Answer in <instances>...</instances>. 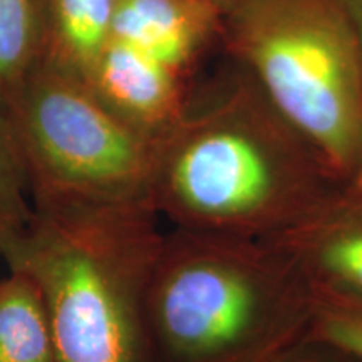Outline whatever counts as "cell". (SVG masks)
Returning a JSON list of instances; mask_svg holds the SVG:
<instances>
[{
	"instance_id": "obj_1",
	"label": "cell",
	"mask_w": 362,
	"mask_h": 362,
	"mask_svg": "<svg viewBox=\"0 0 362 362\" xmlns=\"http://www.w3.org/2000/svg\"><path fill=\"white\" fill-rule=\"evenodd\" d=\"M320 170L332 173L237 66L153 143L151 202L198 230H226L310 205Z\"/></svg>"
},
{
	"instance_id": "obj_2",
	"label": "cell",
	"mask_w": 362,
	"mask_h": 362,
	"mask_svg": "<svg viewBox=\"0 0 362 362\" xmlns=\"http://www.w3.org/2000/svg\"><path fill=\"white\" fill-rule=\"evenodd\" d=\"M151 206L33 208L0 250L42 297L54 362H146Z\"/></svg>"
},
{
	"instance_id": "obj_3",
	"label": "cell",
	"mask_w": 362,
	"mask_h": 362,
	"mask_svg": "<svg viewBox=\"0 0 362 362\" xmlns=\"http://www.w3.org/2000/svg\"><path fill=\"white\" fill-rule=\"evenodd\" d=\"M221 44L334 175L362 187V56L334 0H235Z\"/></svg>"
},
{
	"instance_id": "obj_4",
	"label": "cell",
	"mask_w": 362,
	"mask_h": 362,
	"mask_svg": "<svg viewBox=\"0 0 362 362\" xmlns=\"http://www.w3.org/2000/svg\"><path fill=\"white\" fill-rule=\"evenodd\" d=\"M8 124L33 208H153V141L81 79L40 62Z\"/></svg>"
},
{
	"instance_id": "obj_5",
	"label": "cell",
	"mask_w": 362,
	"mask_h": 362,
	"mask_svg": "<svg viewBox=\"0 0 362 362\" xmlns=\"http://www.w3.org/2000/svg\"><path fill=\"white\" fill-rule=\"evenodd\" d=\"M253 285L218 248L181 242L158 252L146 293V339L166 362H221L253 324Z\"/></svg>"
},
{
	"instance_id": "obj_6",
	"label": "cell",
	"mask_w": 362,
	"mask_h": 362,
	"mask_svg": "<svg viewBox=\"0 0 362 362\" xmlns=\"http://www.w3.org/2000/svg\"><path fill=\"white\" fill-rule=\"evenodd\" d=\"M83 83L107 111L153 143L189 104L187 79L115 39Z\"/></svg>"
},
{
	"instance_id": "obj_7",
	"label": "cell",
	"mask_w": 362,
	"mask_h": 362,
	"mask_svg": "<svg viewBox=\"0 0 362 362\" xmlns=\"http://www.w3.org/2000/svg\"><path fill=\"white\" fill-rule=\"evenodd\" d=\"M223 12L214 0H117L112 39L188 79L221 42Z\"/></svg>"
},
{
	"instance_id": "obj_8",
	"label": "cell",
	"mask_w": 362,
	"mask_h": 362,
	"mask_svg": "<svg viewBox=\"0 0 362 362\" xmlns=\"http://www.w3.org/2000/svg\"><path fill=\"white\" fill-rule=\"evenodd\" d=\"M117 0H39L40 62L84 81L112 40Z\"/></svg>"
},
{
	"instance_id": "obj_9",
	"label": "cell",
	"mask_w": 362,
	"mask_h": 362,
	"mask_svg": "<svg viewBox=\"0 0 362 362\" xmlns=\"http://www.w3.org/2000/svg\"><path fill=\"white\" fill-rule=\"evenodd\" d=\"M0 362H54L42 297L17 270L0 282Z\"/></svg>"
},
{
	"instance_id": "obj_10",
	"label": "cell",
	"mask_w": 362,
	"mask_h": 362,
	"mask_svg": "<svg viewBox=\"0 0 362 362\" xmlns=\"http://www.w3.org/2000/svg\"><path fill=\"white\" fill-rule=\"evenodd\" d=\"M40 52L39 0H0V112L7 123Z\"/></svg>"
},
{
	"instance_id": "obj_11",
	"label": "cell",
	"mask_w": 362,
	"mask_h": 362,
	"mask_svg": "<svg viewBox=\"0 0 362 362\" xmlns=\"http://www.w3.org/2000/svg\"><path fill=\"white\" fill-rule=\"evenodd\" d=\"M16 139L0 112V250L24 233L33 216V203Z\"/></svg>"
},
{
	"instance_id": "obj_12",
	"label": "cell",
	"mask_w": 362,
	"mask_h": 362,
	"mask_svg": "<svg viewBox=\"0 0 362 362\" xmlns=\"http://www.w3.org/2000/svg\"><path fill=\"white\" fill-rule=\"evenodd\" d=\"M322 245V260L330 272L362 288V223H342Z\"/></svg>"
},
{
	"instance_id": "obj_13",
	"label": "cell",
	"mask_w": 362,
	"mask_h": 362,
	"mask_svg": "<svg viewBox=\"0 0 362 362\" xmlns=\"http://www.w3.org/2000/svg\"><path fill=\"white\" fill-rule=\"evenodd\" d=\"M324 337L347 352L362 357V319L352 315H330L322 324Z\"/></svg>"
},
{
	"instance_id": "obj_14",
	"label": "cell",
	"mask_w": 362,
	"mask_h": 362,
	"mask_svg": "<svg viewBox=\"0 0 362 362\" xmlns=\"http://www.w3.org/2000/svg\"><path fill=\"white\" fill-rule=\"evenodd\" d=\"M349 22L362 56V0H334Z\"/></svg>"
},
{
	"instance_id": "obj_15",
	"label": "cell",
	"mask_w": 362,
	"mask_h": 362,
	"mask_svg": "<svg viewBox=\"0 0 362 362\" xmlns=\"http://www.w3.org/2000/svg\"><path fill=\"white\" fill-rule=\"evenodd\" d=\"M214 2H216V4H218V6L221 7V8H223V11H225V8L226 7H228L230 6V4H232V2H235V0H214Z\"/></svg>"
}]
</instances>
